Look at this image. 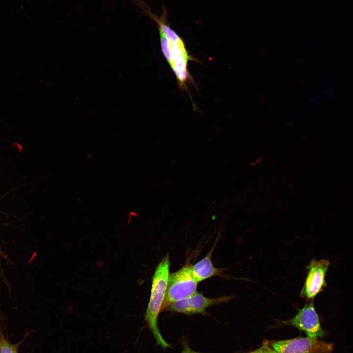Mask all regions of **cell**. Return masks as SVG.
Here are the masks:
<instances>
[{
    "label": "cell",
    "mask_w": 353,
    "mask_h": 353,
    "mask_svg": "<svg viewBox=\"0 0 353 353\" xmlns=\"http://www.w3.org/2000/svg\"><path fill=\"white\" fill-rule=\"evenodd\" d=\"M181 341L183 349L180 353H205L195 351L192 350L184 339H183Z\"/></svg>",
    "instance_id": "obj_11"
},
{
    "label": "cell",
    "mask_w": 353,
    "mask_h": 353,
    "mask_svg": "<svg viewBox=\"0 0 353 353\" xmlns=\"http://www.w3.org/2000/svg\"><path fill=\"white\" fill-rule=\"evenodd\" d=\"M198 283L193 276L191 265L189 264L170 274L162 311L171 303L194 294L197 292Z\"/></svg>",
    "instance_id": "obj_3"
},
{
    "label": "cell",
    "mask_w": 353,
    "mask_h": 353,
    "mask_svg": "<svg viewBox=\"0 0 353 353\" xmlns=\"http://www.w3.org/2000/svg\"><path fill=\"white\" fill-rule=\"evenodd\" d=\"M248 353H274L271 349L265 343L259 349Z\"/></svg>",
    "instance_id": "obj_10"
},
{
    "label": "cell",
    "mask_w": 353,
    "mask_h": 353,
    "mask_svg": "<svg viewBox=\"0 0 353 353\" xmlns=\"http://www.w3.org/2000/svg\"><path fill=\"white\" fill-rule=\"evenodd\" d=\"M274 353H331L333 345L311 337L267 341Z\"/></svg>",
    "instance_id": "obj_5"
},
{
    "label": "cell",
    "mask_w": 353,
    "mask_h": 353,
    "mask_svg": "<svg viewBox=\"0 0 353 353\" xmlns=\"http://www.w3.org/2000/svg\"><path fill=\"white\" fill-rule=\"evenodd\" d=\"M327 260L312 259L305 267L307 275L300 292L302 298L307 301L314 300L317 295L323 292L326 287V273L330 265Z\"/></svg>",
    "instance_id": "obj_7"
},
{
    "label": "cell",
    "mask_w": 353,
    "mask_h": 353,
    "mask_svg": "<svg viewBox=\"0 0 353 353\" xmlns=\"http://www.w3.org/2000/svg\"><path fill=\"white\" fill-rule=\"evenodd\" d=\"M218 239L214 243L212 248L207 254L193 265L191 269L196 280L201 282L216 276L225 277L223 273L225 269L215 267L211 261V256Z\"/></svg>",
    "instance_id": "obj_8"
},
{
    "label": "cell",
    "mask_w": 353,
    "mask_h": 353,
    "mask_svg": "<svg viewBox=\"0 0 353 353\" xmlns=\"http://www.w3.org/2000/svg\"><path fill=\"white\" fill-rule=\"evenodd\" d=\"M0 353H18V346L11 343L0 332Z\"/></svg>",
    "instance_id": "obj_9"
},
{
    "label": "cell",
    "mask_w": 353,
    "mask_h": 353,
    "mask_svg": "<svg viewBox=\"0 0 353 353\" xmlns=\"http://www.w3.org/2000/svg\"><path fill=\"white\" fill-rule=\"evenodd\" d=\"M142 9L145 14L155 21L158 26L161 48L182 90H187V83H193L188 69L189 61L194 60L189 54L183 39L170 26L165 7L160 17L153 13L146 4Z\"/></svg>",
    "instance_id": "obj_1"
},
{
    "label": "cell",
    "mask_w": 353,
    "mask_h": 353,
    "mask_svg": "<svg viewBox=\"0 0 353 353\" xmlns=\"http://www.w3.org/2000/svg\"><path fill=\"white\" fill-rule=\"evenodd\" d=\"M169 256L167 254L157 265L152 276L149 301L145 314V320L152 334L156 345L165 350L170 345L164 339L159 330L158 316L162 311L169 276Z\"/></svg>",
    "instance_id": "obj_2"
},
{
    "label": "cell",
    "mask_w": 353,
    "mask_h": 353,
    "mask_svg": "<svg viewBox=\"0 0 353 353\" xmlns=\"http://www.w3.org/2000/svg\"><path fill=\"white\" fill-rule=\"evenodd\" d=\"M303 307L298 308L296 314L287 320H276L274 327L292 326L304 331L309 337L317 338L323 337L326 333L321 328L314 300L307 301Z\"/></svg>",
    "instance_id": "obj_4"
},
{
    "label": "cell",
    "mask_w": 353,
    "mask_h": 353,
    "mask_svg": "<svg viewBox=\"0 0 353 353\" xmlns=\"http://www.w3.org/2000/svg\"><path fill=\"white\" fill-rule=\"evenodd\" d=\"M235 297L231 295H224L210 298L204 296L202 293L196 292L187 298L171 303L163 311L187 315L196 314L205 315L207 314L206 310L208 308L223 303H227Z\"/></svg>",
    "instance_id": "obj_6"
}]
</instances>
